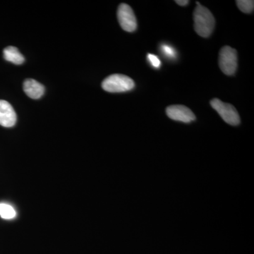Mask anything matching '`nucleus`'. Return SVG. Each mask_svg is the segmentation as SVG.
<instances>
[{"label":"nucleus","mask_w":254,"mask_h":254,"mask_svg":"<svg viewBox=\"0 0 254 254\" xmlns=\"http://www.w3.org/2000/svg\"><path fill=\"white\" fill-rule=\"evenodd\" d=\"M3 55L5 60L16 65L22 64L25 62L24 57L16 47L9 46L4 48Z\"/></svg>","instance_id":"nucleus-9"},{"label":"nucleus","mask_w":254,"mask_h":254,"mask_svg":"<svg viewBox=\"0 0 254 254\" xmlns=\"http://www.w3.org/2000/svg\"><path fill=\"white\" fill-rule=\"evenodd\" d=\"M16 215V212L14 207L8 203H0V216L5 220L14 219Z\"/></svg>","instance_id":"nucleus-10"},{"label":"nucleus","mask_w":254,"mask_h":254,"mask_svg":"<svg viewBox=\"0 0 254 254\" xmlns=\"http://www.w3.org/2000/svg\"><path fill=\"white\" fill-rule=\"evenodd\" d=\"M219 66L222 72L227 76H232L237 68V53L236 50L230 46H225L219 54Z\"/></svg>","instance_id":"nucleus-4"},{"label":"nucleus","mask_w":254,"mask_h":254,"mask_svg":"<svg viewBox=\"0 0 254 254\" xmlns=\"http://www.w3.org/2000/svg\"><path fill=\"white\" fill-rule=\"evenodd\" d=\"M118 21L120 26L125 31L133 32L137 28L136 16L129 5L123 3L119 6L118 10Z\"/></svg>","instance_id":"nucleus-5"},{"label":"nucleus","mask_w":254,"mask_h":254,"mask_svg":"<svg viewBox=\"0 0 254 254\" xmlns=\"http://www.w3.org/2000/svg\"><path fill=\"white\" fill-rule=\"evenodd\" d=\"M160 50H161L163 55L167 57V58H170V59H174V58H176V51H175L173 47L168 46L167 44H163Z\"/></svg>","instance_id":"nucleus-12"},{"label":"nucleus","mask_w":254,"mask_h":254,"mask_svg":"<svg viewBox=\"0 0 254 254\" xmlns=\"http://www.w3.org/2000/svg\"><path fill=\"white\" fill-rule=\"evenodd\" d=\"M237 6L242 12L250 14L254 9V1L253 0H237Z\"/></svg>","instance_id":"nucleus-11"},{"label":"nucleus","mask_w":254,"mask_h":254,"mask_svg":"<svg viewBox=\"0 0 254 254\" xmlns=\"http://www.w3.org/2000/svg\"><path fill=\"white\" fill-rule=\"evenodd\" d=\"M210 105L220 115L225 123L232 126H237L240 124V117L236 108L231 104L223 103L218 98L210 101Z\"/></svg>","instance_id":"nucleus-3"},{"label":"nucleus","mask_w":254,"mask_h":254,"mask_svg":"<svg viewBox=\"0 0 254 254\" xmlns=\"http://www.w3.org/2000/svg\"><path fill=\"white\" fill-rule=\"evenodd\" d=\"M166 114L169 118L184 123H190L195 120L193 112L184 105H170L166 108Z\"/></svg>","instance_id":"nucleus-6"},{"label":"nucleus","mask_w":254,"mask_h":254,"mask_svg":"<svg viewBox=\"0 0 254 254\" xmlns=\"http://www.w3.org/2000/svg\"><path fill=\"white\" fill-rule=\"evenodd\" d=\"M135 87L133 79L123 74H113L102 82V88L109 93H123L131 91Z\"/></svg>","instance_id":"nucleus-2"},{"label":"nucleus","mask_w":254,"mask_h":254,"mask_svg":"<svg viewBox=\"0 0 254 254\" xmlns=\"http://www.w3.org/2000/svg\"><path fill=\"white\" fill-rule=\"evenodd\" d=\"M147 58H148V62L153 66V67L158 68L161 66V62L160 59L156 56V55L153 54H148L147 55Z\"/></svg>","instance_id":"nucleus-13"},{"label":"nucleus","mask_w":254,"mask_h":254,"mask_svg":"<svg viewBox=\"0 0 254 254\" xmlns=\"http://www.w3.org/2000/svg\"><path fill=\"white\" fill-rule=\"evenodd\" d=\"M194 30L203 38H208L213 33L215 20L210 10L201 4L197 5L193 11Z\"/></svg>","instance_id":"nucleus-1"},{"label":"nucleus","mask_w":254,"mask_h":254,"mask_svg":"<svg viewBox=\"0 0 254 254\" xmlns=\"http://www.w3.org/2000/svg\"><path fill=\"white\" fill-rule=\"evenodd\" d=\"M17 117L14 108L6 100H0V125L4 127H14Z\"/></svg>","instance_id":"nucleus-7"},{"label":"nucleus","mask_w":254,"mask_h":254,"mask_svg":"<svg viewBox=\"0 0 254 254\" xmlns=\"http://www.w3.org/2000/svg\"><path fill=\"white\" fill-rule=\"evenodd\" d=\"M175 2L177 4L180 5V6H187L190 3V1H188V0H176Z\"/></svg>","instance_id":"nucleus-14"},{"label":"nucleus","mask_w":254,"mask_h":254,"mask_svg":"<svg viewBox=\"0 0 254 254\" xmlns=\"http://www.w3.org/2000/svg\"><path fill=\"white\" fill-rule=\"evenodd\" d=\"M23 91L32 99H39L45 93V87L36 80L28 78L23 82Z\"/></svg>","instance_id":"nucleus-8"}]
</instances>
